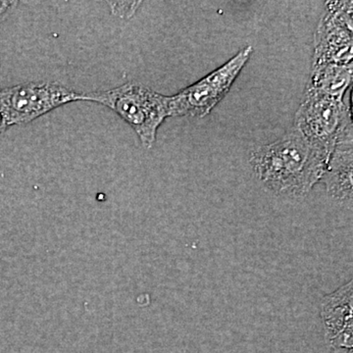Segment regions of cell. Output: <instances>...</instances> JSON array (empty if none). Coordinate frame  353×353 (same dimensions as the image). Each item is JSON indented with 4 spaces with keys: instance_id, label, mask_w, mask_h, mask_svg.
Segmentation results:
<instances>
[{
    "instance_id": "1",
    "label": "cell",
    "mask_w": 353,
    "mask_h": 353,
    "mask_svg": "<svg viewBox=\"0 0 353 353\" xmlns=\"http://www.w3.org/2000/svg\"><path fill=\"white\" fill-rule=\"evenodd\" d=\"M330 157L294 128L284 138L256 148L250 162L257 178L272 192L299 197L322 180Z\"/></svg>"
},
{
    "instance_id": "2",
    "label": "cell",
    "mask_w": 353,
    "mask_h": 353,
    "mask_svg": "<svg viewBox=\"0 0 353 353\" xmlns=\"http://www.w3.org/2000/svg\"><path fill=\"white\" fill-rule=\"evenodd\" d=\"M83 101L111 109L138 134L146 148L157 141L158 129L169 116V97L139 83H126L102 92L83 94Z\"/></svg>"
},
{
    "instance_id": "3",
    "label": "cell",
    "mask_w": 353,
    "mask_h": 353,
    "mask_svg": "<svg viewBox=\"0 0 353 353\" xmlns=\"http://www.w3.org/2000/svg\"><path fill=\"white\" fill-rule=\"evenodd\" d=\"M83 101L79 94L57 82H31L0 90V115L7 127L29 124L70 102Z\"/></svg>"
},
{
    "instance_id": "4",
    "label": "cell",
    "mask_w": 353,
    "mask_h": 353,
    "mask_svg": "<svg viewBox=\"0 0 353 353\" xmlns=\"http://www.w3.org/2000/svg\"><path fill=\"white\" fill-rule=\"evenodd\" d=\"M252 51V46H246L220 68L169 97V116L202 118L210 113L231 90Z\"/></svg>"
},
{
    "instance_id": "5",
    "label": "cell",
    "mask_w": 353,
    "mask_h": 353,
    "mask_svg": "<svg viewBox=\"0 0 353 353\" xmlns=\"http://www.w3.org/2000/svg\"><path fill=\"white\" fill-rule=\"evenodd\" d=\"M294 121V128L309 143L330 155L341 134L352 125L350 106L341 99L313 94H306Z\"/></svg>"
},
{
    "instance_id": "6",
    "label": "cell",
    "mask_w": 353,
    "mask_h": 353,
    "mask_svg": "<svg viewBox=\"0 0 353 353\" xmlns=\"http://www.w3.org/2000/svg\"><path fill=\"white\" fill-rule=\"evenodd\" d=\"M352 23L327 9L316 31L313 66L352 63Z\"/></svg>"
},
{
    "instance_id": "7",
    "label": "cell",
    "mask_w": 353,
    "mask_h": 353,
    "mask_svg": "<svg viewBox=\"0 0 353 353\" xmlns=\"http://www.w3.org/2000/svg\"><path fill=\"white\" fill-rule=\"evenodd\" d=\"M321 310L329 345L336 352H352V282L325 296Z\"/></svg>"
},
{
    "instance_id": "8",
    "label": "cell",
    "mask_w": 353,
    "mask_h": 353,
    "mask_svg": "<svg viewBox=\"0 0 353 353\" xmlns=\"http://www.w3.org/2000/svg\"><path fill=\"white\" fill-rule=\"evenodd\" d=\"M352 125L341 134L321 180L330 196L339 201L352 199Z\"/></svg>"
},
{
    "instance_id": "9",
    "label": "cell",
    "mask_w": 353,
    "mask_h": 353,
    "mask_svg": "<svg viewBox=\"0 0 353 353\" xmlns=\"http://www.w3.org/2000/svg\"><path fill=\"white\" fill-rule=\"evenodd\" d=\"M352 79V63L314 65L306 94L325 95L343 101Z\"/></svg>"
},
{
    "instance_id": "10",
    "label": "cell",
    "mask_w": 353,
    "mask_h": 353,
    "mask_svg": "<svg viewBox=\"0 0 353 353\" xmlns=\"http://www.w3.org/2000/svg\"><path fill=\"white\" fill-rule=\"evenodd\" d=\"M141 2H113L111 8L115 15L129 18L134 15Z\"/></svg>"
},
{
    "instance_id": "11",
    "label": "cell",
    "mask_w": 353,
    "mask_h": 353,
    "mask_svg": "<svg viewBox=\"0 0 353 353\" xmlns=\"http://www.w3.org/2000/svg\"><path fill=\"white\" fill-rule=\"evenodd\" d=\"M11 4H12V2L0 1V19H1V17L4 15V13L8 10V8L11 6Z\"/></svg>"
},
{
    "instance_id": "12",
    "label": "cell",
    "mask_w": 353,
    "mask_h": 353,
    "mask_svg": "<svg viewBox=\"0 0 353 353\" xmlns=\"http://www.w3.org/2000/svg\"><path fill=\"white\" fill-rule=\"evenodd\" d=\"M6 122H4L3 118L1 117V115H0V134L1 132H3L7 129Z\"/></svg>"
}]
</instances>
